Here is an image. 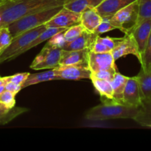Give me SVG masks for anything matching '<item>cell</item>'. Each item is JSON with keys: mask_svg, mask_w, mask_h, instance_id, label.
Listing matches in <instances>:
<instances>
[{"mask_svg": "<svg viewBox=\"0 0 151 151\" xmlns=\"http://www.w3.org/2000/svg\"><path fill=\"white\" fill-rule=\"evenodd\" d=\"M66 0H4L0 2V27L30 13L64 5Z\"/></svg>", "mask_w": 151, "mask_h": 151, "instance_id": "6da1fadb", "label": "cell"}, {"mask_svg": "<svg viewBox=\"0 0 151 151\" xmlns=\"http://www.w3.org/2000/svg\"><path fill=\"white\" fill-rule=\"evenodd\" d=\"M138 109L114 102H105L89 109L85 113L84 118L93 122L115 119H133Z\"/></svg>", "mask_w": 151, "mask_h": 151, "instance_id": "7a4b0ae2", "label": "cell"}, {"mask_svg": "<svg viewBox=\"0 0 151 151\" xmlns=\"http://www.w3.org/2000/svg\"><path fill=\"white\" fill-rule=\"evenodd\" d=\"M62 7L63 5L39 10L23 16L16 22L10 24V25H8V27L11 32L13 38L22 34V32L44 25L46 22L52 19Z\"/></svg>", "mask_w": 151, "mask_h": 151, "instance_id": "3957f363", "label": "cell"}, {"mask_svg": "<svg viewBox=\"0 0 151 151\" xmlns=\"http://www.w3.org/2000/svg\"><path fill=\"white\" fill-rule=\"evenodd\" d=\"M46 28L45 25H41L22 32L13 38L9 47L0 54V63L10 61L21 55L22 50L32 42L39 34L46 29Z\"/></svg>", "mask_w": 151, "mask_h": 151, "instance_id": "277c9868", "label": "cell"}, {"mask_svg": "<svg viewBox=\"0 0 151 151\" xmlns=\"http://www.w3.org/2000/svg\"><path fill=\"white\" fill-rule=\"evenodd\" d=\"M62 50V49L50 45L47 42L33 59L30 67L34 70L55 69L59 65Z\"/></svg>", "mask_w": 151, "mask_h": 151, "instance_id": "5b68a950", "label": "cell"}, {"mask_svg": "<svg viewBox=\"0 0 151 151\" xmlns=\"http://www.w3.org/2000/svg\"><path fill=\"white\" fill-rule=\"evenodd\" d=\"M137 14L138 0H135L118 10L110 17V19L117 29H120L125 34L134 24Z\"/></svg>", "mask_w": 151, "mask_h": 151, "instance_id": "8992f818", "label": "cell"}, {"mask_svg": "<svg viewBox=\"0 0 151 151\" xmlns=\"http://www.w3.org/2000/svg\"><path fill=\"white\" fill-rule=\"evenodd\" d=\"M54 73L60 80L79 81L90 79L91 71L87 63H80L66 66H58L53 69Z\"/></svg>", "mask_w": 151, "mask_h": 151, "instance_id": "52a82bcc", "label": "cell"}, {"mask_svg": "<svg viewBox=\"0 0 151 151\" xmlns=\"http://www.w3.org/2000/svg\"><path fill=\"white\" fill-rule=\"evenodd\" d=\"M111 53L115 60L127 55H133L137 58L139 62L141 61V54L139 47L134 37L130 32L125 33L123 38H117L116 44Z\"/></svg>", "mask_w": 151, "mask_h": 151, "instance_id": "ba28073f", "label": "cell"}, {"mask_svg": "<svg viewBox=\"0 0 151 151\" xmlns=\"http://www.w3.org/2000/svg\"><path fill=\"white\" fill-rule=\"evenodd\" d=\"M80 17H81V13H75L63 7L44 25H45L46 27H58L67 29L73 25L80 23Z\"/></svg>", "mask_w": 151, "mask_h": 151, "instance_id": "9c48e42d", "label": "cell"}, {"mask_svg": "<svg viewBox=\"0 0 151 151\" xmlns=\"http://www.w3.org/2000/svg\"><path fill=\"white\" fill-rule=\"evenodd\" d=\"M87 62L91 73L117 66L111 52L96 53L89 50Z\"/></svg>", "mask_w": 151, "mask_h": 151, "instance_id": "30bf717a", "label": "cell"}, {"mask_svg": "<svg viewBox=\"0 0 151 151\" xmlns=\"http://www.w3.org/2000/svg\"><path fill=\"white\" fill-rule=\"evenodd\" d=\"M142 102V93L136 76L129 77L122 97V104L139 108Z\"/></svg>", "mask_w": 151, "mask_h": 151, "instance_id": "8fae6325", "label": "cell"}, {"mask_svg": "<svg viewBox=\"0 0 151 151\" xmlns=\"http://www.w3.org/2000/svg\"><path fill=\"white\" fill-rule=\"evenodd\" d=\"M128 32L132 33L134 37L142 56L151 32V18L144 20Z\"/></svg>", "mask_w": 151, "mask_h": 151, "instance_id": "7c38bea8", "label": "cell"}, {"mask_svg": "<svg viewBox=\"0 0 151 151\" xmlns=\"http://www.w3.org/2000/svg\"><path fill=\"white\" fill-rule=\"evenodd\" d=\"M135 0H103L96 10L102 18L112 17L115 13Z\"/></svg>", "mask_w": 151, "mask_h": 151, "instance_id": "4fadbf2b", "label": "cell"}, {"mask_svg": "<svg viewBox=\"0 0 151 151\" xmlns=\"http://www.w3.org/2000/svg\"><path fill=\"white\" fill-rule=\"evenodd\" d=\"M97 36L98 35L94 32H90L88 31L84 30L82 33L74 41L67 43L62 50H86V49L91 50Z\"/></svg>", "mask_w": 151, "mask_h": 151, "instance_id": "5bb4252c", "label": "cell"}, {"mask_svg": "<svg viewBox=\"0 0 151 151\" xmlns=\"http://www.w3.org/2000/svg\"><path fill=\"white\" fill-rule=\"evenodd\" d=\"M89 49L81 50H62L59 66L73 65L80 63H87V52Z\"/></svg>", "mask_w": 151, "mask_h": 151, "instance_id": "9a60e30c", "label": "cell"}, {"mask_svg": "<svg viewBox=\"0 0 151 151\" xmlns=\"http://www.w3.org/2000/svg\"><path fill=\"white\" fill-rule=\"evenodd\" d=\"M102 21V17L95 8L88 9L81 13L80 24L83 26L84 30L90 32H94Z\"/></svg>", "mask_w": 151, "mask_h": 151, "instance_id": "2e32d148", "label": "cell"}, {"mask_svg": "<svg viewBox=\"0 0 151 151\" xmlns=\"http://www.w3.org/2000/svg\"><path fill=\"white\" fill-rule=\"evenodd\" d=\"M90 80L95 89L100 95L102 103L113 102V87L110 82L105 80L99 79L93 76L90 77Z\"/></svg>", "mask_w": 151, "mask_h": 151, "instance_id": "e0dca14e", "label": "cell"}, {"mask_svg": "<svg viewBox=\"0 0 151 151\" xmlns=\"http://www.w3.org/2000/svg\"><path fill=\"white\" fill-rule=\"evenodd\" d=\"M133 120L142 126L151 128V98L142 100Z\"/></svg>", "mask_w": 151, "mask_h": 151, "instance_id": "ac0fdd59", "label": "cell"}, {"mask_svg": "<svg viewBox=\"0 0 151 151\" xmlns=\"http://www.w3.org/2000/svg\"><path fill=\"white\" fill-rule=\"evenodd\" d=\"M103 0H66L63 7L75 13H81L88 9L96 8Z\"/></svg>", "mask_w": 151, "mask_h": 151, "instance_id": "d6986e66", "label": "cell"}, {"mask_svg": "<svg viewBox=\"0 0 151 151\" xmlns=\"http://www.w3.org/2000/svg\"><path fill=\"white\" fill-rule=\"evenodd\" d=\"M128 79L129 77L124 76L118 72L115 73L113 79L110 82L113 87V98L114 103L122 104L123 93Z\"/></svg>", "mask_w": 151, "mask_h": 151, "instance_id": "ffe728a7", "label": "cell"}, {"mask_svg": "<svg viewBox=\"0 0 151 151\" xmlns=\"http://www.w3.org/2000/svg\"><path fill=\"white\" fill-rule=\"evenodd\" d=\"M55 80L58 81V80H60V78L55 75L53 69H50V70L40 72V73L30 74L27 79L25 80V83L22 84V88H24L30 86L46 82V81H55Z\"/></svg>", "mask_w": 151, "mask_h": 151, "instance_id": "44dd1931", "label": "cell"}, {"mask_svg": "<svg viewBox=\"0 0 151 151\" xmlns=\"http://www.w3.org/2000/svg\"><path fill=\"white\" fill-rule=\"evenodd\" d=\"M28 111L29 110L26 108L17 107V106H15L13 109H8L0 103V125L7 124L19 115Z\"/></svg>", "mask_w": 151, "mask_h": 151, "instance_id": "7402d4cb", "label": "cell"}, {"mask_svg": "<svg viewBox=\"0 0 151 151\" xmlns=\"http://www.w3.org/2000/svg\"><path fill=\"white\" fill-rule=\"evenodd\" d=\"M65 28H58V27H47L46 29H44L41 34L38 35L32 42L30 43L28 46L25 47L23 50L21 52V55L22 53L28 51L30 49L33 48V47H36L37 45H38L41 43L44 42V41H48L50 38L55 35L56 34L59 33V32H62V31L65 30Z\"/></svg>", "mask_w": 151, "mask_h": 151, "instance_id": "603a6c76", "label": "cell"}, {"mask_svg": "<svg viewBox=\"0 0 151 151\" xmlns=\"http://www.w3.org/2000/svg\"><path fill=\"white\" fill-rule=\"evenodd\" d=\"M136 78L140 87L142 100L151 98V72L145 73L141 69Z\"/></svg>", "mask_w": 151, "mask_h": 151, "instance_id": "cb8c5ba5", "label": "cell"}, {"mask_svg": "<svg viewBox=\"0 0 151 151\" xmlns=\"http://www.w3.org/2000/svg\"><path fill=\"white\" fill-rule=\"evenodd\" d=\"M151 18V0H138V14L134 24L127 32L133 29L135 27L144 20Z\"/></svg>", "mask_w": 151, "mask_h": 151, "instance_id": "d4e9b609", "label": "cell"}, {"mask_svg": "<svg viewBox=\"0 0 151 151\" xmlns=\"http://www.w3.org/2000/svg\"><path fill=\"white\" fill-rule=\"evenodd\" d=\"M141 69L145 73H149L151 72V32L148 41L147 42L144 50L141 56Z\"/></svg>", "mask_w": 151, "mask_h": 151, "instance_id": "484cf974", "label": "cell"}, {"mask_svg": "<svg viewBox=\"0 0 151 151\" xmlns=\"http://www.w3.org/2000/svg\"><path fill=\"white\" fill-rule=\"evenodd\" d=\"M84 30V27L80 23L73 25V26L67 28L63 32L64 39L66 41V43L71 42V41H74L76 38H78Z\"/></svg>", "mask_w": 151, "mask_h": 151, "instance_id": "4316f807", "label": "cell"}, {"mask_svg": "<svg viewBox=\"0 0 151 151\" xmlns=\"http://www.w3.org/2000/svg\"><path fill=\"white\" fill-rule=\"evenodd\" d=\"M13 40L8 26L0 27V54L6 50Z\"/></svg>", "mask_w": 151, "mask_h": 151, "instance_id": "83f0119b", "label": "cell"}, {"mask_svg": "<svg viewBox=\"0 0 151 151\" xmlns=\"http://www.w3.org/2000/svg\"><path fill=\"white\" fill-rule=\"evenodd\" d=\"M117 29L116 27L114 25L111 21L110 17H107V18H102V21L101 22L100 24L97 27V28L95 30L94 33L96 35H99L101 34L105 33L107 32L113 30V29Z\"/></svg>", "mask_w": 151, "mask_h": 151, "instance_id": "f1b7e54d", "label": "cell"}, {"mask_svg": "<svg viewBox=\"0 0 151 151\" xmlns=\"http://www.w3.org/2000/svg\"><path fill=\"white\" fill-rule=\"evenodd\" d=\"M16 94L4 90L1 94H0V103L4 105L8 109H13L16 106Z\"/></svg>", "mask_w": 151, "mask_h": 151, "instance_id": "f546056e", "label": "cell"}, {"mask_svg": "<svg viewBox=\"0 0 151 151\" xmlns=\"http://www.w3.org/2000/svg\"><path fill=\"white\" fill-rule=\"evenodd\" d=\"M117 72H118V69H117L116 66V67L110 68V69H105V70H101L96 72H92L91 76L96 77V78H99V79L105 80V81L111 82Z\"/></svg>", "mask_w": 151, "mask_h": 151, "instance_id": "4dcf8cb0", "label": "cell"}, {"mask_svg": "<svg viewBox=\"0 0 151 151\" xmlns=\"http://www.w3.org/2000/svg\"><path fill=\"white\" fill-rule=\"evenodd\" d=\"M30 73L28 72H22V73H16L15 75L7 76V81L8 82H13L16 84L22 86V84L25 83V80L28 77Z\"/></svg>", "mask_w": 151, "mask_h": 151, "instance_id": "1f68e13d", "label": "cell"}, {"mask_svg": "<svg viewBox=\"0 0 151 151\" xmlns=\"http://www.w3.org/2000/svg\"><path fill=\"white\" fill-rule=\"evenodd\" d=\"M92 52L96 53H105V52H111V50L109 47H107L105 44L102 43L101 41L96 39V41L93 44V47L91 48Z\"/></svg>", "mask_w": 151, "mask_h": 151, "instance_id": "d6a6232c", "label": "cell"}, {"mask_svg": "<svg viewBox=\"0 0 151 151\" xmlns=\"http://www.w3.org/2000/svg\"><path fill=\"white\" fill-rule=\"evenodd\" d=\"M96 39L98 41H101L102 43H103L104 44L107 46V47H109L111 50V52L113 50V48L115 47V44H116V39L117 38H111V37L106 36V37H100L99 35H98Z\"/></svg>", "mask_w": 151, "mask_h": 151, "instance_id": "836d02e7", "label": "cell"}, {"mask_svg": "<svg viewBox=\"0 0 151 151\" xmlns=\"http://www.w3.org/2000/svg\"><path fill=\"white\" fill-rule=\"evenodd\" d=\"M22 89V87L21 85L16 84L13 82H7L5 84V90L10 91L15 94H17Z\"/></svg>", "mask_w": 151, "mask_h": 151, "instance_id": "e575fe53", "label": "cell"}, {"mask_svg": "<svg viewBox=\"0 0 151 151\" xmlns=\"http://www.w3.org/2000/svg\"><path fill=\"white\" fill-rule=\"evenodd\" d=\"M4 90H5V85L1 86H0V94H1V93L4 91Z\"/></svg>", "mask_w": 151, "mask_h": 151, "instance_id": "d590c367", "label": "cell"}, {"mask_svg": "<svg viewBox=\"0 0 151 151\" xmlns=\"http://www.w3.org/2000/svg\"><path fill=\"white\" fill-rule=\"evenodd\" d=\"M4 1V0H0V1Z\"/></svg>", "mask_w": 151, "mask_h": 151, "instance_id": "8d00e7d4", "label": "cell"}, {"mask_svg": "<svg viewBox=\"0 0 151 151\" xmlns=\"http://www.w3.org/2000/svg\"><path fill=\"white\" fill-rule=\"evenodd\" d=\"M0 2H1V1H0Z\"/></svg>", "mask_w": 151, "mask_h": 151, "instance_id": "74e56055", "label": "cell"}]
</instances>
